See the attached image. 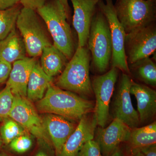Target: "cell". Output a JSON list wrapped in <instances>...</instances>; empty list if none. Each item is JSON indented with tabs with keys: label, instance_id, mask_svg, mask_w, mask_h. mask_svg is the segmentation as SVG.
<instances>
[{
	"label": "cell",
	"instance_id": "6da1fadb",
	"mask_svg": "<svg viewBox=\"0 0 156 156\" xmlns=\"http://www.w3.org/2000/svg\"><path fill=\"white\" fill-rule=\"evenodd\" d=\"M36 104L39 112L58 115L72 121H80L85 115L94 111L95 108L91 101L53 84Z\"/></svg>",
	"mask_w": 156,
	"mask_h": 156
},
{
	"label": "cell",
	"instance_id": "7a4b0ae2",
	"mask_svg": "<svg viewBox=\"0 0 156 156\" xmlns=\"http://www.w3.org/2000/svg\"><path fill=\"white\" fill-rule=\"evenodd\" d=\"M36 11L44 22L53 44L70 60L75 52L74 42L68 17L59 0H48Z\"/></svg>",
	"mask_w": 156,
	"mask_h": 156
},
{
	"label": "cell",
	"instance_id": "3957f363",
	"mask_svg": "<svg viewBox=\"0 0 156 156\" xmlns=\"http://www.w3.org/2000/svg\"><path fill=\"white\" fill-rule=\"evenodd\" d=\"M90 59L88 48L78 47L57 78L55 86L83 96H92L93 92L89 76Z\"/></svg>",
	"mask_w": 156,
	"mask_h": 156
},
{
	"label": "cell",
	"instance_id": "277c9868",
	"mask_svg": "<svg viewBox=\"0 0 156 156\" xmlns=\"http://www.w3.org/2000/svg\"><path fill=\"white\" fill-rule=\"evenodd\" d=\"M16 26L29 57L37 58L41 56L44 48L53 44L44 22L34 10L22 7Z\"/></svg>",
	"mask_w": 156,
	"mask_h": 156
},
{
	"label": "cell",
	"instance_id": "5b68a950",
	"mask_svg": "<svg viewBox=\"0 0 156 156\" xmlns=\"http://www.w3.org/2000/svg\"><path fill=\"white\" fill-rule=\"evenodd\" d=\"M87 45L95 71L101 74L107 72L112 58L111 35L107 20L98 9L92 18Z\"/></svg>",
	"mask_w": 156,
	"mask_h": 156
},
{
	"label": "cell",
	"instance_id": "8992f818",
	"mask_svg": "<svg viewBox=\"0 0 156 156\" xmlns=\"http://www.w3.org/2000/svg\"><path fill=\"white\" fill-rule=\"evenodd\" d=\"M114 5L126 34L154 23L155 20L156 0H117Z\"/></svg>",
	"mask_w": 156,
	"mask_h": 156
},
{
	"label": "cell",
	"instance_id": "52a82bcc",
	"mask_svg": "<svg viewBox=\"0 0 156 156\" xmlns=\"http://www.w3.org/2000/svg\"><path fill=\"white\" fill-rule=\"evenodd\" d=\"M98 9L104 14L109 26L112 44V67L121 70L123 73L130 74L129 66L125 52V41L126 33L117 18L112 0L98 2Z\"/></svg>",
	"mask_w": 156,
	"mask_h": 156
},
{
	"label": "cell",
	"instance_id": "ba28073f",
	"mask_svg": "<svg viewBox=\"0 0 156 156\" xmlns=\"http://www.w3.org/2000/svg\"><path fill=\"white\" fill-rule=\"evenodd\" d=\"M9 117L19 123L37 140L52 145L41 117L36 107L26 97L14 96Z\"/></svg>",
	"mask_w": 156,
	"mask_h": 156
},
{
	"label": "cell",
	"instance_id": "9c48e42d",
	"mask_svg": "<svg viewBox=\"0 0 156 156\" xmlns=\"http://www.w3.org/2000/svg\"><path fill=\"white\" fill-rule=\"evenodd\" d=\"M125 48L128 65L153 54L156 50V29L154 23L126 34Z\"/></svg>",
	"mask_w": 156,
	"mask_h": 156
},
{
	"label": "cell",
	"instance_id": "30bf717a",
	"mask_svg": "<svg viewBox=\"0 0 156 156\" xmlns=\"http://www.w3.org/2000/svg\"><path fill=\"white\" fill-rule=\"evenodd\" d=\"M118 69L112 67L108 71L95 77L92 83L96 102L94 113L97 124L105 128L109 117V105L118 79Z\"/></svg>",
	"mask_w": 156,
	"mask_h": 156
},
{
	"label": "cell",
	"instance_id": "8fae6325",
	"mask_svg": "<svg viewBox=\"0 0 156 156\" xmlns=\"http://www.w3.org/2000/svg\"><path fill=\"white\" fill-rule=\"evenodd\" d=\"M133 81L127 74L123 73L114 104L115 118L122 121L131 129L137 128L140 122L138 112L132 105L130 87Z\"/></svg>",
	"mask_w": 156,
	"mask_h": 156
},
{
	"label": "cell",
	"instance_id": "7c38bea8",
	"mask_svg": "<svg viewBox=\"0 0 156 156\" xmlns=\"http://www.w3.org/2000/svg\"><path fill=\"white\" fill-rule=\"evenodd\" d=\"M131 128L122 121L114 118L106 128L99 127L95 133V140L103 156H110L120 147V144L128 141Z\"/></svg>",
	"mask_w": 156,
	"mask_h": 156
},
{
	"label": "cell",
	"instance_id": "4fadbf2b",
	"mask_svg": "<svg viewBox=\"0 0 156 156\" xmlns=\"http://www.w3.org/2000/svg\"><path fill=\"white\" fill-rule=\"evenodd\" d=\"M91 113L85 115L79 121L58 156H76L86 143L94 139L97 121L94 113Z\"/></svg>",
	"mask_w": 156,
	"mask_h": 156
},
{
	"label": "cell",
	"instance_id": "5bb4252c",
	"mask_svg": "<svg viewBox=\"0 0 156 156\" xmlns=\"http://www.w3.org/2000/svg\"><path fill=\"white\" fill-rule=\"evenodd\" d=\"M74 9L73 24L78 35L79 48L86 47L97 0H70Z\"/></svg>",
	"mask_w": 156,
	"mask_h": 156
},
{
	"label": "cell",
	"instance_id": "9a60e30c",
	"mask_svg": "<svg viewBox=\"0 0 156 156\" xmlns=\"http://www.w3.org/2000/svg\"><path fill=\"white\" fill-rule=\"evenodd\" d=\"M41 117L44 126L49 135L56 156L59 155L65 143L77 125L58 115L43 114Z\"/></svg>",
	"mask_w": 156,
	"mask_h": 156
},
{
	"label": "cell",
	"instance_id": "2e32d148",
	"mask_svg": "<svg viewBox=\"0 0 156 156\" xmlns=\"http://www.w3.org/2000/svg\"><path fill=\"white\" fill-rule=\"evenodd\" d=\"M27 57L15 62L6 83L14 96L27 97V90L30 76L37 60Z\"/></svg>",
	"mask_w": 156,
	"mask_h": 156
},
{
	"label": "cell",
	"instance_id": "e0dca14e",
	"mask_svg": "<svg viewBox=\"0 0 156 156\" xmlns=\"http://www.w3.org/2000/svg\"><path fill=\"white\" fill-rule=\"evenodd\" d=\"M130 93L134 95L137 101L140 122L148 123L156 115V91L146 85L133 81L130 87Z\"/></svg>",
	"mask_w": 156,
	"mask_h": 156
},
{
	"label": "cell",
	"instance_id": "ac0fdd59",
	"mask_svg": "<svg viewBox=\"0 0 156 156\" xmlns=\"http://www.w3.org/2000/svg\"><path fill=\"white\" fill-rule=\"evenodd\" d=\"M26 48L16 27L0 41V59L12 65L27 57Z\"/></svg>",
	"mask_w": 156,
	"mask_h": 156
},
{
	"label": "cell",
	"instance_id": "d6986e66",
	"mask_svg": "<svg viewBox=\"0 0 156 156\" xmlns=\"http://www.w3.org/2000/svg\"><path fill=\"white\" fill-rule=\"evenodd\" d=\"M53 78L44 71L38 62L33 68L30 76L27 90V98L31 102L41 99L48 88L53 84Z\"/></svg>",
	"mask_w": 156,
	"mask_h": 156
},
{
	"label": "cell",
	"instance_id": "ffe728a7",
	"mask_svg": "<svg viewBox=\"0 0 156 156\" xmlns=\"http://www.w3.org/2000/svg\"><path fill=\"white\" fill-rule=\"evenodd\" d=\"M126 143L130 156L138 152L144 147L156 144V122L141 128L131 129Z\"/></svg>",
	"mask_w": 156,
	"mask_h": 156
},
{
	"label": "cell",
	"instance_id": "44dd1931",
	"mask_svg": "<svg viewBox=\"0 0 156 156\" xmlns=\"http://www.w3.org/2000/svg\"><path fill=\"white\" fill-rule=\"evenodd\" d=\"M41 56L40 64L42 69L48 76L53 78L62 72L69 61L53 44L44 48Z\"/></svg>",
	"mask_w": 156,
	"mask_h": 156
},
{
	"label": "cell",
	"instance_id": "7402d4cb",
	"mask_svg": "<svg viewBox=\"0 0 156 156\" xmlns=\"http://www.w3.org/2000/svg\"><path fill=\"white\" fill-rule=\"evenodd\" d=\"M130 68L136 77L146 85L155 87L156 66L149 57L143 58L130 65Z\"/></svg>",
	"mask_w": 156,
	"mask_h": 156
},
{
	"label": "cell",
	"instance_id": "603a6c76",
	"mask_svg": "<svg viewBox=\"0 0 156 156\" xmlns=\"http://www.w3.org/2000/svg\"><path fill=\"white\" fill-rule=\"evenodd\" d=\"M19 3L9 9L0 10V41L16 27L17 19L22 8Z\"/></svg>",
	"mask_w": 156,
	"mask_h": 156
},
{
	"label": "cell",
	"instance_id": "cb8c5ba5",
	"mask_svg": "<svg viewBox=\"0 0 156 156\" xmlns=\"http://www.w3.org/2000/svg\"><path fill=\"white\" fill-rule=\"evenodd\" d=\"M0 134L3 144L8 145L18 136L28 133L19 123L10 117H7L1 121Z\"/></svg>",
	"mask_w": 156,
	"mask_h": 156
},
{
	"label": "cell",
	"instance_id": "d4e9b609",
	"mask_svg": "<svg viewBox=\"0 0 156 156\" xmlns=\"http://www.w3.org/2000/svg\"><path fill=\"white\" fill-rule=\"evenodd\" d=\"M30 133H26L18 136L8 144L12 151L18 154L25 153L32 147L34 144L33 137Z\"/></svg>",
	"mask_w": 156,
	"mask_h": 156
},
{
	"label": "cell",
	"instance_id": "484cf974",
	"mask_svg": "<svg viewBox=\"0 0 156 156\" xmlns=\"http://www.w3.org/2000/svg\"><path fill=\"white\" fill-rule=\"evenodd\" d=\"M14 95L8 86L0 90V122L9 117L14 101Z\"/></svg>",
	"mask_w": 156,
	"mask_h": 156
},
{
	"label": "cell",
	"instance_id": "4316f807",
	"mask_svg": "<svg viewBox=\"0 0 156 156\" xmlns=\"http://www.w3.org/2000/svg\"><path fill=\"white\" fill-rule=\"evenodd\" d=\"M76 156H103L100 147L94 139L86 143Z\"/></svg>",
	"mask_w": 156,
	"mask_h": 156
},
{
	"label": "cell",
	"instance_id": "83f0119b",
	"mask_svg": "<svg viewBox=\"0 0 156 156\" xmlns=\"http://www.w3.org/2000/svg\"><path fill=\"white\" fill-rule=\"evenodd\" d=\"M37 141L38 147L34 156H56L53 145L45 141Z\"/></svg>",
	"mask_w": 156,
	"mask_h": 156
},
{
	"label": "cell",
	"instance_id": "f1b7e54d",
	"mask_svg": "<svg viewBox=\"0 0 156 156\" xmlns=\"http://www.w3.org/2000/svg\"><path fill=\"white\" fill-rule=\"evenodd\" d=\"M12 65L0 59V85L6 83Z\"/></svg>",
	"mask_w": 156,
	"mask_h": 156
},
{
	"label": "cell",
	"instance_id": "f546056e",
	"mask_svg": "<svg viewBox=\"0 0 156 156\" xmlns=\"http://www.w3.org/2000/svg\"><path fill=\"white\" fill-rule=\"evenodd\" d=\"M48 0H19L23 8L36 11L43 7Z\"/></svg>",
	"mask_w": 156,
	"mask_h": 156
},
{
	"label": "cell",
	"instance_id": "4dcf8cb0",
	"mask_svg": "<svg viewBox=\"0 0 156 156\" xmlns=\"http://www.w3.org/2000/svg\"><path fill=\"white\" fill-rule=\"evenodd\" d=\"M139 152L144 156H156V144L144 147Z\"/></svg>",
	"mask_w": 156,
	"mask_h": 156
},
{
	"label": "cell",
	"instance_id": "1f68e13d",
	"mask_svg": "<svg viewBox=\"0 0 156 156\" xmlns=\"http://www.w3.org/2000/svg\"><path fill=\"white\" fill-rule=\"evenodd\" d=\"M18 3L19 0H0V10L9 9Z\"/></svg>",
	"mask_w": 156,
	"mask_h": 156
},
{
	"label": "cell",
	"instance_id": "d6a6232c",
	"mask_svg": "<svg viewBox=\"0 0 156 156\" xmlns=\"http://www.w3.org/2000/svg\"><path fill=\"white\" fill-rule=\"evenodd\" d=\"M59 1L63 6L69 18L70 14V8L68 4V0H59Z\"/></svg>",
	"mask_w": 156,
	"mask_h": 156
},
{
	"label": "cell",
	"instance_id": "836d02e7",
	"mask_svg": "<svg viewBox=\"0 0 156 156\" xmlns=\"http://www.w3.org/2000/svg\"><path fill=\"white\" fill-rule=\"evenodd\" d=\"M110 156H127L126 154L122 150L120 147L118 148V149L115 151Z\"/></svg>",
	"mask_w": 156,
	"mask_h": 156
},
{
	"label": "cell",
	"instance_id": "e575fe53",
	"mask_svg": "<svg viewBox=\"0 0 156 156\" xmlns=\"http://www.w3.org/2000/svg\"><path fill=\"white\" fill-rule=\"evenodd\" d=\"M0 156H12L11 155L6 153L1 152L0 151Z\"/></svg>",
	"mask_w": 156,
	"mask_h": 156
},
{
	"label": "cell",
	"instance_id": "d590c367",
	"mask_svg": "<svg viewBox=\"0 0 156 156\" xmlns=\"http://www.w3.org/2000/svg\"><path fill=\"white\" fill-rule=\"evenodd\" d=\"M130 156H144L140 152H138L134 154L131 155Z\"/></svg>",
	"mask_w": 156,
	"mask_h": 156
},
{
	"label": "cell",
	"instance_id": "8d00e7d4",
	"mask_svg": "<svg viewBox=\"0 0 156 156\" xmlns=\"http://www.w3.org/2000/svg\"><path fill=\"white\" fill-rule=\"evenodd\" d=\"M3 145V143L2 140V136H1V134H0V151H1L2 147Z\"/></svg>",
	"mask_w": 156,
	"mask_h": 156
},
{
	"label": "cell",
	"instance_id": "74e56055",
	"mask_svg": "<svg viewBox=\"0 0 156 156\" xmlns=\"http://www.w3.org/2000/svg\"><path fill=\"white\" fill-rule=\"evenodd\" d=\"M2 85L3 84H1V85H0V90H1V89H1V87H2Z\"/></svg>",
	"mask_w": 156,
	"mask_h": 156
},
{
	"label": "cell",
	"instance_id": "f35d334b",
	"mask_svg": "<svg viewBox=\"0 0 156 156\" xmlns=\"http://www.w3.org/2000/svg\"><path fill=\"white\" fill-rule=\"evenodd\" d=\"M97 1H98V2H99V1H102V0H97Z\"/></svg>",
	"mask_w": 156,
	"mask_h": 156
}]
</instances>
